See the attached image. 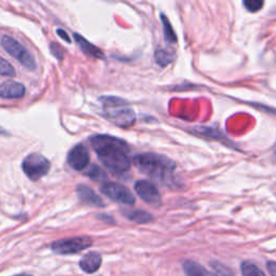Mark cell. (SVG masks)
Masks as SVG:
<instances>
[{
    "instance_id": "obj_1",
    "label": "cell",
    "mask_w": 276,
    "mask_h": 276,
    "mask_svg": "<svg viewBox=\"0 0 276 276\" xmlns=\"http://www.w3.org/2000/svg\"><path fill=\"white\" fill-rule=\"evenodd\" d=\"M90 143L102 162L112 173L122 174L130 170V148L124 140L110 135H95Z\"/></svg>"
},
{
    "instance_id": "obj_2",
    "label": "cell",
    "mask_w": 276,
    "mask_h": 276,
    "mask_svg": "<svg viewBox=\"0 0 276 276\" xmlns=\"http://www.w3.org/2000/svg\"><path fill=\"white\" fill-rule=\"evenodd\" d=\"M133 163L138 170L159 184L170 185L176 164L170 158L156 153L138 154L133 159Z\"/></svg>"
},
{
    "instance_id": "obj_3",
    "label": "cell",
    "mask_w": 276,
    "mask_h": 276,
    "mask_svg": "<svg viewBox=\"0 0 276 276\" xmlns=\"http://www.w3.org/2000/svg\"><path fill=\"white\" fill-rule=\"evenodd\" d=\"M100 102L103 103L104 116L114 125L129 129L135 123V112L124 99L114 96H104L100 98Z\"/></svg>"
},
{
    "instance_id": "obj_4",
    "label": "cell",
    "mask_w": 276,
    "mask_h": 276,
    "mask_svg": "<svg viewBox=\"0 0 276 276\" xmlns=\"http://www.w3.org/2000/svg\"><path fill=\"white\" fill-rule=\"evenodd\" d=\"M22 168L29 179L37 181L49 173L51 164L41 154L32 153L23 161Z\"/></svg>"
},
{
    "instance_id": "obj_5",
    "label": "cell",
    "mask_w": 276,
    "mask_h": 276,
    "mask_svg": "<svg viewBox=\"0 0 276 276\" xmlns=\"http://www.w3.org/2000/svg\"><path fill=\"white\" fill-rule=\"evenodd\" d=\"M1 45L12 57L18 59L19 63L25 66L26 68H28L29 70L36 69L35 58H33L30 53L26 50L21 43L17 42L15 39H13L9 36H3L1 38Z\"/></svg>"
},
{
    "instance_id": "obj_6",
    "label": "cell",
    "mask_w": 276,
    "mask_h": 276,
    "mask_svg": "<svg viewBox=\"0 0 276 276\" xmlns=\"http://www.w3.org/2000/svg\"><path fill=\"white\" fill-rule=\"evenodd\" d=\"M93 241L91 238L78 237L56 241L51 245V248L53 252L59 255H72L84 251V249L91 247Z\"/></svg>"
},
{
    "instance_id": "obj_7",
    "label": "cell",
    "mask_w": 276,
    "mask_h": 276,
    "mask_svg": "<svg viewBox=\"0 0 276 276\" xmlns=\"http://www.w3.org/2000/svg\"><path fill=\"white\" fill-rule=\"evenodd\" d=\"M100 191L106 195L107 198L124 205H134L135 204V197L133 193L127 189L126 187L117 184V183H104L100 186Z\"/></svg>"
},
{
    "instance_id": "obj_8",
    "label": "cell",
    "mask_w": 276,
    "mask_h": 276,
    "mask_svg": "<svg viewBox=\"0 0 276 276\" xmlns=\"http://www.w3.org/2000/svg\"><path fill=\"white\" fill-rule=\"evenodd\" d=\"M134 189L137 193L138 197L143 200L148 205L153 207H160L162 205V198L158 190V188L154 186L151 181L147 180H138L134 186Z\"/></svg>"
},
{
    "instance_id": "obj_9",
    "label": "cell",
    "mask_w": 276,
    "mask_h": 276,
    "mask_svg": "<svg viewBox=\"0 0 276 276\" xmlns=\"http://www.w3.org/2000/svg\"><path fill=\"white\" fill-rule=\"evenodd\" d=\"M67 162L69 166L76 171H83L90 163V154L86 147L83 145H77L69 151L67 157Z\"/></svg>"
},
{
    "instance_id": "obj_10",
    "label": "cell",
    "mask_w": 276,
    "mask_h": 276,
    "mask_svg": "<svg viewBox=\"0 0 276 276\" xmlns=\"http://www.w3.org/2000/svg\"><path fill=\"white\" fill-rule=\"evenodd\" d=\"M26 92L25 86L22 83L16 81H5L2 84H0V97L12 99V98H19L23 97Z\"/></svg>"
},
{
    "instance_id": "obj_11",
    "label": "cell",
    "mask_w": 276,
    "mask_h": 276,
    "mask_svg": "<svg viewBox=\"0 0 276 276\" xmlns=\"http://www.w3.org/2000/svg\"><path fill=\"white\" fill-rule=\"evenodd\" d=\"M77 192L80 200H81L83 203L94 206V207H104L105 203L104 201L100 199L98 195L95 193L92 188L87 187L85 185H80L77 188Z\"/></svg>"
},
{
    "instance_id": "obj_12",
    "label": "cell",
    "mask_w": 276,
    "mask_h": 276,
    "mask_svg": "<svg viewBox=\"0 0 276 276\" xmlns=\"http://www.w3.org/2000/svg\"><path fill=\"white\" fill-rule=\"evenodd\" d=\"M102 266V256L98 253L92 252L86 254L84 257L80 260V268L85 273H94L96 272Z\"/></svg>"
},
{
    "instance_id": "obj_13",
    "label": "cell",
    "mask_w": 276,
    "mask_h": 276,
    "mask_svg": "<svg viewBox=\"0 0 276 276\" xmlns=\"http://www.w3.org/2000/svg\"><path fill=\"white\" fill-rule=\"evenodd\" d=\"M73 37H75L78 45L80 46V49L82 50L84 54L95 58H105L103 51L98 49L97 46L92 44L91 42L87 41V40L84 39L81 35H79V33H73Z\"/></svg>"
},
{
    "instance_id": "obj_14",
    "label": "cell",
    "mask_w": 276,
    "mask_h": 276,
    "mask_svg": "<svg viewBox=\"0 0 276 276\" xmlns=\"http://www.w3.org/2000/svg\"><path fill=\"white\" fill-rule=\"evenodd\" d=\"M184 270L188 276H216L194 261L188 260L184 264Z\"/></svg>"
},
{
    "instance_id": "obj_15",
    "label": "cell",
    "mask_w": 276,
    "mask_h": 276,
    "mask_svg": "<svg viewBox=\"0 0 276 276\" xmlns=\"http://www.w3.org/2000/svg\"><path fill=\"white\" fill-rule=\"evenodd\" d=\"M124 216L136 224H148L153 220L152 215L145 211H126L123 213Z\"/></svg>"
},
{
    "instance_id": "obj_16",
    "label": "cell",
    "mask_w": 276,
    "mask_h": 276,
    "mask_svg": "<svg viewBox=\"0 0 276 276\" xmlns=\"http://www.w3.org/2000/svg\"><path fill=\"white\" fill-rule=\"evenodd\" d=\"M156 60L157 63L160 65V66H166L170 63H172L174 58H175V54L170 51V50H165V49H160V50H157L156 51Z\"/></svg>"
},
{
    "instance_id": "obj_17",
    "label": "cell",
    "mask_w": 276,
    "mask_h": 276,
    "mask_svg": "<svg viewBox=\"0 0 276 276\" xmlns=\"http://www.w3.org/2000/svg\"><path fill=\"white\" fill-rule=\"evenodd\" d=\"M241 270L243 276H267L261 269L251 262H243L241 266Z\"/></svg>"
},
{
    "instance_id": "obj_18",
    "label": "cell",
    "mask_w": 276,
    "mask_h": 276,
    "mask_svg": "<svg viewBox=\"0 0 276 276\" xmlns=\"http://www.w3.org/2000/svg\"><path fill=\"white\" fill-rule=\"evenodd\" d=\"M85 175L86 176H89L91 179L96 180V181H103V180L107 179L106 173L97 165H91L85 171Z\"/></svg>"
},
{
    "instance_id": "obj_19",
    "label": "cell",
    "mask_w": 276,
    "mask_h": 276,
    "mask_svg": "<svg viewBox=\"0 0 276 276\" xmlns=\"http://www.w3.org/2000/svg\"><path fill=\"white\" fill-rule=\"evenodd\" d=\"M161 19H162V24H163V28H164V33H165L166 40H168L170 42L175 43L177 41V37H176V35H175V31L172 27L171 22L168 21V18L164 14L161 15Z\"/></svg>"
},
{
    "instance_id": "obj_20",
    "label": "cell",
    "mask_w": 276,
    "mask_h": 276,
    "mask_svg": "<svg viewBox=\"0 0 276 276\" xmlns=\"http://www.w3.org/2000/svg\"><path fill=\"white\" fill-rule=\"evenodd\" d=\"M0 76L9 77V78L15 76V70L13 68V66L8 62V60H5L2 57H0Z\"/></svg>"
},
{
    "instance_id": "obj_21",
    "label": "cell",
    "mask_w": 276,
    "mask_h": 276,
    "mask_svg": "<svg viewBox=\"0 0 276 276\" xmlns=\"http://www.w3.org/2000/svg\"><path fill=\"white\" fill-rule=\"evenodd\" d=\"M211 265L216 272V276H234V274L227 267L219 264V262H212Z\"/></svg>"
},
{
    "instance_id": "obj_22",
    "label": "cell",
    "mask_w": 276,
    "mask_h": 276,
    "mask_svg": "<svg viewBox=\"0 0 276 276\" xmlns=\"http://www.w3.org/2000/svg\"><path fill=\"white\" fill-rule=\"evenodd\" d=\"M244 5L249 12H258L264 6V1H261V0H247V1H244Z\"/></svg>"
},
{
    "instance_id": "obj_23",
    "label": "cell",
    "mask_w": 276,
    "mask_h": 276,
    "mask_svg": "<svg viewBox=\"0 0 276 276\" xmlns=\"http://www.w3.org/2000/svg\"><path fill=\"white\" fill-rule=\"evenodd\" d=\"M51 51L53 52V54H54L57 58H62L63 57V54H60V53L58 51H64L62 48L58 44H56V42H53L51 44Z\"/></svg>"
},
{
    "instance_id": "obj_24",
    "label": "cell",
    "mask_w": 276,
    "mask_h": 276,
    "mask_svg": "<svg viewBox=\"0 0 276 276\" xmlns=\"http://www.w3.org/2000/svg\"><path fill=\"white\" fill-rule=\"evenodd\" d=\"M267 268H268L269 272H270V274H271L272 276H276V262H274V261L268 262Z\"/></svg>"
},
{
    "instance_id": "obj_25",
    "label": "cell",
    "mask_w": 276,
    "mask_h": 276,
    "mask_svg": "<svg viewBox=\"0 0 276 276\" xmlns=\"http://www.w3.org/2000/svg\"><path fill=\"white\" fill-rule=\"evenodd\" d=\"M57 33H58V36H59L60 38H62V39L64 40V41H66V42H68V43H70V41H71V40H70L69 36H68V35H67V32H66L65 30H63V29H57Z\"/></svg>"
},
{
    "instance_id": "obj_26",
    "label": "cell",
    "mask_w": 276,
    "mask_h": 276,
    "mask_svg": "<svg viewBox=\"0 0 276 276\" xmlns=\"http://www.w3.org/2000/svg\"><path fill=\"white\" fill-rule=\"evenodd\" d=\"M15 276H32V275H29V274H19V275H15Z\"/></svg>"
},
{
    "instance_id": "obj_27",
    "label": "cell",
    "mask_w": 276,
    "mask_h": 276,
    "mask_svg": "<svg viewBox=\"0 0 276 276\" xmlns=\"http://www.w3.org/2000/svg\"><path fill=\"white\" fill-rule=\"evenodd\" d=\"M274 156H275V159H276V148H275V151H274Z\"/></svg>"
}]
</instances>
